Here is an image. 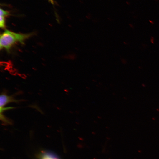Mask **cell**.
Returning <instances> with one entry per match:
<instances>
[{"instance_id": "1", "label": "cell", "mask_w": 159, "mask_h": 159, "mask_svg": "<svg viewBox=\"0 0 159 159\" xmlns=\"http://www.w3.org/2000/svg\"><path fill=\"white\" fill-rule=\"evenodd\" d=\"M33 34V33L20 34L5 30L0 35V49L4 48L8 51L15 44L19 42L23 44L26 39Z\"/></svg>"}, {"instance_id": "2", "label": "cell", "mask_w": 159, "mask_h": 159, "mask_svg": "<svg viewBox=\"0 0 159 159\" xmlns=\"http://www.w3.org/2000/svg\"><path fill=\"white\" fill-rule=\"evenodd\" d=\"M21 100L14 99V95H8L5 93H3L0 96V107H3L6 104L12 102H18Z\"/></svg>"}, {"instance_id": "3", "label": "cell", "mask_w": 159, "mask_h": 159, "mask_svg": "<svg viewBox=\"0 0 159 159\" xmlns=\"http://www.w3.org/2000/svg\"><path fill=\"white\" fill-rule=\"evenodd\" d=\"M0 118L2 122L5 124H10L11 123V121L3 115L2 113H0Z\"/></svg>"}, {"instance_id": "4", "label": "cell", "mask_w": 159, "mask_h": 159, "mask_svg": "<svg viewBox=\"0 0 159 159\" xmlns=\"http://www.w3.org/2000/svg\"><path fill=\"white\" fill-rule=\"evenodd\" d=\"M0 27L2 29L4 28L5 27L4 17L0 16Z\"/></svg>"}, {"instance_id": "5", "label": "cell", "mask_w": 159, "mask_h": 159, "mask_svg": "<svg viewBox=\"0 0 159 159\" xmlns=\"http://www.w3.org/2000/svg\"><path fill=\"white\" fill-rule=\"evenodd\" d=\"M9 14V13L7 11L0 9V16L4 17L5 16H7Z\"/></svg>"}, {"instance_id": "6", "label": "cell", "mask_w": 159, "mask_h": 159, "mask_svg": "<svg viewBox=\"0 0 159 159\" xmlns=\"http://www.w3.org/2000/svg\"><path fill=\"white\" fill-rule=\"evenodd\" d=\"M14 108L13 107H0V113H2V112L5 110L12 109Z\"/></svg>"}, {"instance_id": "7", "label": "cell", "mask_w": 159, "mask_h": 159, "mask_svg": "<svg viewBox=\"0 0 159 159\" xmlns=\"http://www.w3.org/2000/svg\"><path fill=\"white\" fill-rule=\"evenodd\" d=\"M42 159H55L54 158L49 156L46 155L44 156Z\"/></svg>"}]
</instances>
